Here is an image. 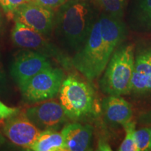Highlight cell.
Instances as JSON below:
<instances>
[{
	"label": "cell",
	"instance_id": "cell-1",
	"mask_svg": "<svg viewBox=\"0 0 151 151\" xmlns=\"http://www.w3.org/2000/svg\"><path fill=\"white\" fill-rule=\"evenodd\" d=\"M126 34L121 18L101 14L94 22L83 46L73 55L71 65L88 81L97 78L115 50L123 42Z\"/></svg>",
	"mask_w": 151,
	"mask_h": 151
},
{
	"label": "cell",
	"instance_id": "cell-19",
	"mask_svg": "<svg viewBox=\"0 0 151 151\" xmlns=\"http://www.w3.org/2000/svg\"><path fill=\"white\" fill-rule=\"evenodd\" d=\"M35 0H0V6L7 16L13 17L20 6Z\"/></svg>",
	"mask_w": 151,
	"mask_h": 151
},
{
	"label": "cell",
	"instance_id": "cell-24",
	"mask_svg": "<svg viewBox=\"0 0 151 151\" xmlns=\"http://www.w3.org/2000/svg\"><path fill=\"white\" fill-rule=\"evenodd\" d=\"M4 141H5L4 138L2 134H1V132H0V145L3 144V143H4Z\"/></svg>",
	"mask_w": 151,
	"mask_h": 151
},
{
	"label": "cell",
	"instance_id": "cell-13",
	"mask_svg": "<svg viewBox=\"0 0 151 151\" xmlns=\"http://www.w3.org/2000/svg\"><path fill=\"white\" fill-rule=\"evenodd\" d=\"M102 111L106 120L123 126L131 121L132 106L120 96L108 95L102 101Z\"/></svg>",
	"mask_w": 151,
	"mask_h": 151
},
{
	"label": "cell",
	"instance_id": "cell-21",
	"mask_svg": "<svg viewBox=\"0 0 151 151\" xmlns=\"http://www.w3.org/2000/svg\"><path fill=\"white\" fill-rule=\"evenodd\" d=\"M9 92V81L4 69L2 62L0 58V94L6 95Z\"/></svg>",
	"mask_w": 151,
	"mask_h": 151
},
{
	"label": "cell",
	"instance_id": "cell-18",
	"mask_svg": "<svg viewBox=\"0 0 151 151\" xmlns=\"http://www.w3.org/2000/svg\"><path fill=\"white\" fill-rule=\"evenodd\" d=\"M134 139L138 151L151 150V133L149 127L135 130Z\"/></svg>",
	"mask_w": 151,
	"mask_h": 151
},
{
	"label": "cell",
	"instance_id": "cell-7",
	"mask_svg": "<svg viewBox=\"0 0 151 151\" xmlns=\"http://www.w3.org/2000/svg\"><path fill=\"white\" fill-rule=\"evenodd\" d=\"M50 58L35 50H26L16 55L10 67V74L20 90L32 77L51 67Z\"/></svg>",
	"mask_w": 151,
	"mask_h": 151
},
{
	"label": "cell",
	"instance_id": "cell-14",
	"mask_svg": "<svg viewBox=\"0 0 151 151\" xmlns=\"http://www.w3.org/2000/svg\"><path fill=\"white\" fill-rule=\"evenodd\" d=\"M131 21L132 27L135 31L151 33V0H136Z\"/></svg>",
	"mask_w": 151,
	"mask_h": 151
},
{
	"label": "cell",
	"instance_id": "cell-16",
	"mask_svg": "<svg viewBox=\"0 0 151 151\" xmlns=\"http://www.w3.org/2000/svg\"><path fill=\"white\" fill-rule=\"evenodd\" d=\"M105 14L117 18H122L124 15L127 0H95Z\"/></svg>",
	"mask_w": 151,
	"mask_h": 151
},
{
	"label": "cell",
	"instance_id": "cell-9",
	"mask_svg": "<svg viewBox=\"0 0 151 151\" xmlns=\"http://www.w3.org/2000/svg\"><path fill=\"white\" fill-rule=\"evenodd\" d=\"M3 132L16 146L29 150L42 131L24 113H18L6 119L3 126Z\"/></svg>",
	"mask_w": 151,
	"mask_h": 151
},
{
	"label": "cell",
	"instance_id": "cell-8",
	"mask_svg": "<svg viewBox=\"0 0 151 151\" xmlns=\"http://www.w3.org/2000/svg\"><path fill=\"white\" fill-rule=\"evenodd\" d=\"M13 17L17 21L22 22L46 37L50 35L54 27V11L35 1L20 6Z\"/></svg>",
	"mask_w": 151,
	"mask_h": 151
},
{
	"label": "cell",
	"instance_id": "cell-3",
	"mask_svg": "<svg viewBox=\"0 0 151 151\" xmlns=\"http://www.w3.org/2000/svg\"><path fill=\"white\" fill-rule=\"evenodd\" d=\"M134 57L132 44L121 43L115 50L99 82L103 93L116 96L130 93Z\"/></svg>",
	"mask_w": 151,
	"mask_h": 151
},
{
	"label": "cell",
	"instance_id": "cell-5",
	"mask_svg": "<svg viewBox=\"0 0 151 151\" xmlns=\"http://www.w3.org/2000/svg\"><path fill=\"white\" fill-rule=\"evenodd\" d=\"M65 73L52 66L43 69L32 77L20 89L24 101L38 103L52 99L59 94Z\"/></svg>",
	"mask_w": 151,
	"mask_h": 151
},
{
	"label": "cell",
	"instance_id": "cell-4",
	"mask_svg": "<svg viewBox=\"0 0 151 151\" xmlns=\"http://www.w3.org/2000/svg\"><path fill=\"white\" fill-rule=\"evenodd\" d=\"M94 98L93 89L88 83L74 75L64 79L59 99L67 118L78 120L90 114L93 109Z\"/></svg>",
	"mask_w": 151,
	"mask_h": 151
},
{
	"label": "cell",
	"instance_id": "cell-15",
	"mask_svg": "<svg viewBox=\"0 0 151 151\" xmlns=\"http://www.w3.org/2000/svg\"><path fill=\"white\" fill-rule=\"evenodd\" d=\"M29 150L34 151H65V142L61 132L54 129L41 132Z\"/></svg>",
	"mask_w": 151,
	"mask_h": 151
},
{
	"label": "cell",
	"instance_id": "cell-25",
	"mask_svg": "<svg viewBox=\"0 0 151 151\" xmlns=\"http://www.w3.org/2000/svg\"><path fill=\"white\" fill-rule=\"evenodd\" d=\"M149 128H150V133H151V125H150V127H149Z\"/></svg>",
	"mask_w": 151,
	"mask_h": 151
},
{
	"label": "cell",
	"instance_id": "cell-6",
	"mask_svg": "<svg viewBox=\"0 0 151 151\" xmlns=\"http://www.w3.org/2000/svg\"><path fill=\"white\" fill-rule=\"evenodd\" d=\"M11 40L19 48L35 50L62 63L66 60L61 51L47 37L17 20L11 31Z\"/></svg>",
	"mask_w": 151,
	"mask_h": 151
},
{
	"label": "cell",
	"instance_id": "cell-20",
	"mask_svg": "<svg viewBox=\"0 0 151 151\" xmlns=\"http://www.w3.org/2000/svg\"><path fill=\"white\" fill-rule=\"evenodd\" d=\"M18 113H20L18 108L8 106L0 100V120H6Z\"/></svg>",
	"mask_w": 151,
	"mask_h": 151
},
{
	"label": "cell",
	"instance_id": "cell-10",
	"mask_svg": "<svg viewBox=\"0 0 151 151\" xmlns=\"http://www.w3.org/2000/svg\"><path fill=\"white\" fill-rule=\"evenodd\" d=\"M24 114L41 131L55 129L67 118L61 104L50 99L29 107Z\"/></svg>",
	"mask_w": 151,
	"mask_h": 151
},
{
	"label": "cell",
	"instance_id": "cell-23",
	"mask_svg": "<svg viewBox=\"0 0 151 151\" xmlns=\"http://www.w3.org/2000/svg\"><path fill=\"white\" fill-rule=\"evenodd\" d=\"M138 122L141 124L146 126L151 125V109L150 111L141 113L138 118Z\"/></svg>",
	"mask_w": 151,
	"mask_h": 151
},
{
	"label": "cell",
	"instance_id": "cell-11",
	"mask_svg": "<svg viewBox=\"0 0 151 151\" xmlns=\"http://www.w3.org/2000/svg\"><path fill=\"white\" fill-rule=\"evenodd\" d=\"M130 93L138 96L151 94V45L138 49Z\"/></svg>",
	"mask_w": 151,
	"mask_h": 151
},
{
	"label": "cell",
	"instance_id": "cell-17",
	"mask_svg": "<svg viewBox=\"0 0 151 151\" xmlns=\"http://www.w3.org/2000/svg\"><path fill=\"white\" fill-rule=\"evenodd\" d=\"M125 131V137L119 147V151H138L134 139L135 123L132 120L122 126Z\"/></svg>",
	"mask_w": 151,
	"mask_h": 151
},
{
	"label": "cell",
	"instance_id": "cell-2",
	"mask_svg": "<svg viewBox=\"0 0 151 151\" xmlns=\"http://www.w3.org/2000/svg\"><path fill=\"white\" fill-rule=\"evenodd\" d=\"M96 20L89 0L67 1L60 6L55 19L57 39L73 55L83 46Z\"/></svg>",
	"mask_w": 151,
	"mask_h": 151
},
{
	"label": "cell",
	"instance_id": "cell-12",
	"mask_svg": "<svg viewBox=\"0 0 151 151\" xmlns=\"http://www.w3.org/2000/svg\"><path fill=\"white\" fill-rule=\"evenodd\" d=\"M61 133L65 142V151H85L90 150L93 129L90 124L78 122L67 124Z\"/></svg>",
	"mask_w": 151,
	"mask_h": 151
},
{
	"label": "cell",
	"instance_id": "cell-22",
	"mask_svg": "<svg viewBox=\"0 0 151 151\" xmlns=\"http://www.w3.org/2000/svg\"><path fill=\"white\" fill-rule=\"evenodd\" d=\"M35 1L46 8L53 9L60 7L64 3H65L67 0H35Z\"/></svg>",
	"mask_w": 151,
	"mask_h": 151
}]
</instances>
